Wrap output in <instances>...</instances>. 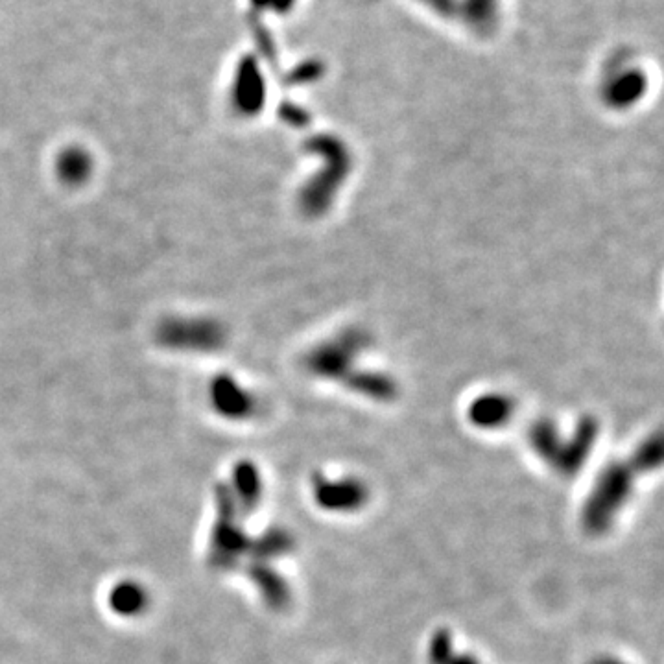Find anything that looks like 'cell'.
<instances>
[{"label":"cell","mask_w":664,"mask_h":664,"mask_svg":"<svg viewBox=\"0 0 664 664\" xmlns=\"http://www.w3.org/2000/svg\"><path fill=\"white\" fill-rule=\"evenodd\" d=\"M305 152L318 155L321 166L299 190L297 205L309 218H320L329 213L344 189L345 181L353 172V154L344 139L332 133L312 135L305 143Z\"/></svg>","instance_id":"cell-1"},{"label":"cell","mask_w":664,"mask_h":664,"mask_svg":"<svg viewBox=\"0 0 664 664\" xmlns=\"http://www.w3.org/2000/svg\"><path fill=\"white\" fill-rule=\"evenodd\" d=\"M642 473L629 456L626 462H613L594 482L593 491L585 500L581 522L589 534H605L617 519L618 513L626 506L633 486Z\"/></svg>","instance_id":"cell-2"},{"label":"cell","mask_w":664,"mask_h":664,"mask_svg":"<svg viewBox=\"0 0 664 664\" xmlns=\"http://www.w3.org/2000/svg\"><path fill=\"white\" fill-rule=\"evenodd\" d=\"M369 344L371 336L368 331L358 327L345 329L310 349L309 355L305 356V368L318 379L342 382L344 386L356 371L362 369L356 366V362Z\"/></svg>","instance_id":"cell-3"},{"label":"cell","mask_w":664,"mask_h":664,"mask_svg":"<svg viewBox=\"0 0 664 664\" xmlns=\"http://www.w3.org/2000/svg\"><path fill=\"white\" fill-rule=\"evenodd\" d=\"M157 344L170 351L209 355L224 349L227 329L214 318H166L155 331Z\"/></svg>","instance_id":"cell-4"},{"label":"cell","mask_w":664,"mask_h":664,"mask_svg":"<svg viewBox=\"0 0 664 664\" xmlns=\"http://www.w3.org/2000/svg\"><path fill=\"white\" fill-rule=\"evenodd\" d=\"M600 434V425L593 415H585L578 421V427L569 439L563 438L556 430L546 443L543 462L548 463L558 475H578L581 467L589 460L596 439Z\"/></svg>","instance_id":"cell-5"},{"label":"cell","mask_w":664,"mask_h":664,"mask_svg":"<svg viewBox=\"0 0 664 664\" xmlns=\"http://www.w3.org/2000/svg\"><path fill=\"white\" fill-rule=\"evenodd\" d=\"M314 500L321 510L331 513H353L362 510L369 500V489L360 478L314 476Z\"/></svg>","instance_id":"cell-6"},{"label":"cell","mask_w":664,"mask_h":664,"mask_svg":"<svg viewBox=\"0 0 664 664\" xmlns=\"http://www.w3.org/2000/svg\"><path fill=\"white\" fill-rule=\"evenodd\" d=\"M233 106L244 117H255L266 104V82L259 61L253 56H244L238 63L233 82Z\"/></svg>","instance_id":"cell-7"},{"label":"cell","mask_w":664,"mask_h":664,"mask_svg":"<svg viewBox=\"0 0 664 664\" xmlns=\"http://www.w3.org/2000/svg\"><path fill=\"white\" fill-rule=\"evenodd\" d=\"M648 91V76L637 67H622L611 72L602 85V100L607 107L626 111L637 106Z\"/></svg>","instance_id":"cell-8"},{"label":"cell","mask_w":664,"mask_h":664,"mask_svg":"<svg viewBox=\"0 0 664 664\" xmlns=\"http://www.w3.org/2000/svg\"><path fill=\"white\" fill-rule=\"evenodd\" d=\"M211 401L216 412L227 419H246L255 414L257 399L235 377L218 375L211 386Z\"/></svg>","instance_id":"cell-9"},{"label":"cell","mask_w":664,"mask_h":664,"mask_svg":"<svg viewBox=\"0 0 664 664\" xmlns=\"http://www.w3.org/2000/svg\"><path fill=\"white\" fill-rule=\"evenodd\" d=\"M515 408L517 403L506 393H484L469 404L467 417L480 430H497L510 423Z\"/></svg>","instance_id":"cell-10"},{"label":"cell","mask_w":664,"mask_h":664,"mask_svg":"<svg viewBox=\"0 0 664 664\" xmlns=\"http://www.w3.org/2000/svg\"><path fill=\"white\" fill-rule=\"evenodd\" d=\"M95 170L93 155L82 146H69L56 157V176L67 187H82Z\"/></svg>","instance_id":"cell-11"},{"label":"cell","mask_w":664,"mask_h":664,"mask_svg":"<svg viewBox=\"0 0 664 664\" xmlns=\"http://www.w3.org/2000/svg\"><path fill=\"white\" fill-rule=\"evenodd\" d=\"M497 0H463V19L471 24L476 30H487L493 21L497 19Z\"/></svg>","instance_id":"cell-12"},{"label":"cell","mask_w":664,"mask_h":664,"mask_svg":"<svg viewBox=\"0 0 664 664\" xmlns=\"http://www.w3.org/2000/svg\"><path fill=\"white\" fill-rule=\"evenodd\" d=\"M454 642L449 629L441 628L432 633L428 642V664H449L454 657Z\"/></svg>","instance_id":"cell-13"},{"label":"cell","mask_w":664,"mask_h":664,"mask_svg":"<svg viewBox=\"0 0 664 664\" xmlns=\"http://www.w3.org/2000/svg\"><path fill=\"white\" fill-rule=\"evenodd\" d=\"M321 71H323V67H321L318 61H307V63L299 65L297 69L288 74V82L292 83V85L314 82V80L320 78Z\"/></svg>","instance_id":"cell-14"},{"label":"cell","mask_w":664,"mask_h":664,"mask_svg":"<svg viewBox=\"0 0 664 664\" xmlns=\"http://www.w3.org/2000/svg\"><path fill=\"white\" fill-rule=\"evenodd\" d=\"M277 113H279V119L285 120L286 124H290L294 128H301V126L309 124V113L292 102H283Z\"/></svg>","instance_id":"cell-15"},{"label":"cell","mask_w":664,"mask_h":664,"mask_svg":"<svg viewBox=\"0 0 664 664\" xmlns=\"http://www.w3.org/2000/svg\"><path fill=\"white\" fill-rule=\"evenodd\" d=\"M253 26H255V36H257V41H259V48H261V52L264 54V58H266L268 61H272L273 63L275 54H273L272 37H270V34H268L264 28H262L261 23H255Z\"/></svg>","instance_id":"cell-16"},{"label":"cell","mask_w":664,"mask_h":664,"mask_svg":"<svg viewBox=\"0 0 664 664\" xmlns=\"http://www.w3.org/2000/svg\"><path fill=\"white\" fill-rule=\"evenodd\" d=\"M427 6H430L434 12L441 13V15H451V13L458 10V2L456 0H423Z\"/></svg>","instance_id":"cell-17"},{"label":"cell","mask_w":664,"mask_h":664,"mask_svg":"<svg viewBox=\"0 0 664 664\" xmlns=\"http://www.w3.org/2000/svg\"><path fill=\"white\" fill-rule=\"evenodd\" d=\"M449 664H482L478 661L476 655H471V653H454V657L451 659Z\"/></svg>","instance_id":"cell-18"},{"label":"cell","mask_w":664,"mask_h":664,"mask_svg":"<svg viewBox=\"0 0 664 664\" xmlns=\"http://www.w3.org/2000/svg\"><path fill=\"white\" fill-rule=\"evenodd\" d=\"M296 0H273L272 8H275L277 12L285 13L292 8Z\"/></svg>","instance_id":"cell-19"},{"label":"cell","mask_w":664,"mask_h":664,"mask_svg":"<svg viewBox=\"0 0 664 664\" xmlns=\"http://www.w3.org/2000/svg\"><path fill=\"white\" fill-rule=\"evenodd\" d=\"M591 664H629L622 659H617V657H611V655H602V657H596L593 663Z\"/></svg>","instance_id":"cell-20"},{"label":"cell","mask_w":664,"mask_h":664,"mask_svg":"<svg viewBox=\"0 0 664 664\" xmlns=\"http://www.w3.org/2000/svg\"><path fill=\"white\" fill-rule=\"evenodd\" d=\"M253 8L259 12V10H266V8H272L273 0H251Z\"/></svg>","instance_id":"cell-21"}]
</instances>
